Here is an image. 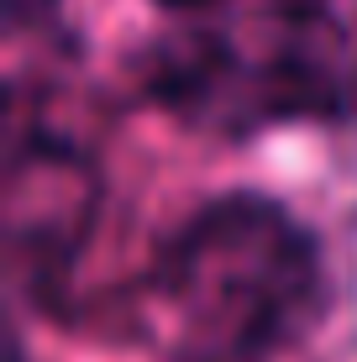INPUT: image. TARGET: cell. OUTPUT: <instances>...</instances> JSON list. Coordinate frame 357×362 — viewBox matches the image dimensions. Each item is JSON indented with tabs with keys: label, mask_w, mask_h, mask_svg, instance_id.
Masks as SVG:
<instances>
[{
	"label": "cell",
	"mask_w": 357,
	"mask_h": 362,
	"mask_svg": "<svg viewBox=\"0 0 357 362\" xmlns=\"http://www.w3.org/2000/svg\"><path fill=\"white\" fill-rule=\"evenodd\" d=\"M326 305L321 236L268 194H221L147 257L127 326L163 362H268L321 326Z\"/></svg>",
	"instance_id": "1"
},
{
	"label": "cell",
	"mask_w": 357,
	"mask_h": 362,
	"mask_svg": "<svg viewBox=\"0 0 357 362\" xmlns=\"http://www.w3.org/2000/svg\"><path fill=\"white\" fill-rule=\"evenodd\" d=\"M142 84L184 127L247 136L357 121V0H163Z\"/></svg>",
	"instance_id": "2"
}]
</instances>
